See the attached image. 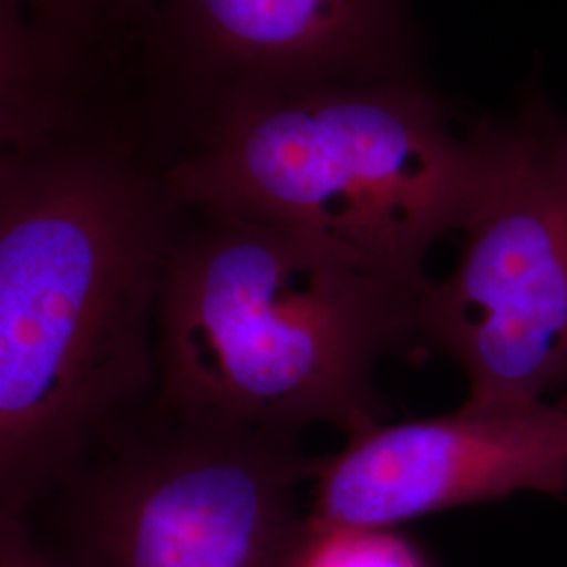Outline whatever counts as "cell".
<instances>
[{
	"label": "cell",
	"instance_id": "obj_5",
	"mask_svg": "<svg viewBox=\"0 0 567 567\" xmlns=\"http://www.w3.org/2000/svg\"><path fill=\"white\" fill-rule=\"evenodd\" d=\"M458 264L419 301L421 339L465 372V404L567 410V116L538 97L477 126Z\"/></svg>",
	"mask_w": 567,
	"mask_h": 567
},
{
	"label": "cell",
	"instance_id": "obj_10",
	"mask_svg": "<svg viewBox=\"0 0 567 567\" xmlns=\"http://www.w3.org/2000/svg\"><path fill=\"white\" fill-rule=\"evenodd\" d=\"M0 567H65L39 543L28 517L0 513Z\"/></svg>",
	"mask_w": 567,
	"mask_h": 567
},
{
	"label": "cell",
	"instance_id": "obj_8",
	"mask_svg": "<svg viewBox=\"0 0 567 567\" xmlns=\"http://www.w3.org/2000/svg\"><path fill=\"white\" fill-rule=\"evenodd\" d=\"M150 0H2L16 21L86 70L137 47Z\"/></svg>",
	"mask_w": 567,
	"mask_h": 567
},
{
	"label": "cell",
	"instance_id": "obj_6",
	"mask_svg": "<svg viewBox=\"0 0 567 567\" xmlns=\"http://www.w3.org/2000/svg\"><path fill=\"white\" fill-rule=\"evenodd\" d=\"M137 47L161 147L236 93L414 79L404 0H150Z\"/></svg>",
	"mask_w": 567,
	"mask_h": 567
},
{
	"label": "cell",
	"instance_id": "obj_2",
	"mask_svg": "<svg viewBox=\"0 0 567 567\" xmlns=\"http://www.w3.org/2000/svg\"><path fill=\"white\" fill-rule=\"evenodd\" d=\"M198 217L164 278L158 410L290 440L381 425L377 364L421 339V295L301 231Z\"/></svg>",
	"mask_w": 567,
	"mask_h": 567
},
{
	"label": "cell",
	"instance_id": "obj_3",
	"mask_svg": "<svg viewBox=\"0 0 567 567\" xmlns=\"http://www.w3.org/2000/svg\"><path fill=\"white\" fill-rule=\"evenodd\" d=\"M163 171L192 213L301 231L423 297L429 250L473 198L480 140L416 79L311 82L213 103Z\"/></svg>",
	"mask_w": 567,
	"mask_h": 567
},
{
	"label": "cell",
	"instance_id": "obj_4",
	"mask_svg": "<svg viewBox=\"0 0 567 567\" xmlns=\"http://www.w3.org/2000/svg\"><path fill=\"white\" fill-rule=\"evenodd\" d=\"M320 463L290 437L158 410L47 496V548L65 567H299L313 534L301 487Z\"/></svg>",
	"mask_w": 567,
	"mask_h": 567
},
{
	"label": "cell",
	"instance_id": "obj_7",
	"mask_svg": "<svg viewBox=\"0 0 567 567\" xmlns=\"http://www.w3.org/2000/svg\"><path fill=\"white\" fill-rule=\"evenodd\" d=\"M519 492L566 496V408L463 404L374 425L322 456L309 517L316 529L393 527Z\"/></svg>",
	"mask_w": 567,
	"mask_h": 567
},
{
	"label": "cell",
	"instance_id": "obj_1",
	"mask_svg": "<svg viewBox=\"0 0 567 567\" xmlns=\"http://www.w3.org/2000/svg\"><path fill=\"white\" fill-rule=\"evenodd\" d=\"M187 208L110 131L0 163V513L28 515L137 416Z\"/></svg>",
	"mask_w": 567,
	"mask_h": 567
},
{
	"label": "cell",
	"instance_id": "obj_9",
	"mask_svg": "<svg viewBox=\"0 0 567 567\" xmlns=\"http://www.w3.org/2000/svg\"><path fill=\"white\" fill-rule=\"evenodd\" d=\"M299 567H426V564L421 553L391 527H313Z\"/></svg>",
	"mask_w": 567,
	"mask_h": 567
}]
</instances>
